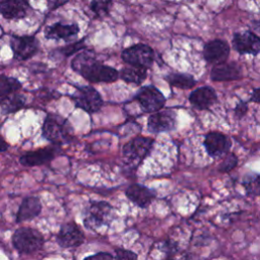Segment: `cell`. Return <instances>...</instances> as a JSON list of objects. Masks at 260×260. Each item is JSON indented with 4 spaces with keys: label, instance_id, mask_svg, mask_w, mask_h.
<instances>
[{
    "label": "cell",
    "instance_id": "obj_1",
    "mask_svg": "<svg viewBox=\"0 0 260 260\" xmlns=\"http://www.w3.org/2000/svg\"><path fill=\"white\" fill-rule=\"evenodd\" d=\"M71 68L91 83H111L119 78V71L103 64L92 52L80 51L72 60Z\"/></svg>",
    "mask_w": 260,
    "mask_h": 260
},
{
    "label": "cell",
    "instance_id": "obj_2",
    "mask_svg": "<svg viewBox=\"0 0 260 260\" xmlns=\"http://www.w3.org/2000/svg\"><path fill=\"white\" fill-rule=\"evenodd\" d=\"M73 129L68 120L56 115L48 114L42 127L43 136L50 142L60 145L72 140Z\"/></svg>",
    "mask_w": 260,
    "mask_h": 260
},
{
    "label": "cell",
    "instance_id": "obj_3",
    "mask_svg": "<svg viewBox=\"0 0 260 260\" xmlns=\"http://www.w3.org/2000/svg\"><path fill=\"white\" fill-rule=\"evenodd\" d=\"M154 140L150 137L137 136L128 141L122 147V158L125 167L134 171L149 154L152 149Z\"/></svg>",
    "mask_w": 260,
    "mask_h": 260
},
{
    "label": "cell",
    "instance_id": "obj_4",
    "mask_svg": "<svg viewBox=\"0 0 260 260\" xmlns=\"http://www.w3.org/2000/svg\"><path fill=\"white\" fill-rule=\"evenodd\" d=\"M113 219L114 208L106 201L90 203L83 213L84 226L92 231L109 226Z\"/></svg>",
    "mask_w": 260,
    "mask_h": 260
},
{
    "label": "cell",
    "instance_id": "obj_5",
    "mask_svg": "<svg viewBox=\"0 0 260 260\" xmlns=\"http://www.w3.org/2000/svg\"><path fill=\"white\" fill-rule=\"evenodd\" d=\"M43 235L32 228H19L12 236V244L19 253H34L42 249L44 245Z\"/></svg>",
    "mask_w": 260,
    "mask_h": 260
},
{
    "label": "cell",
    "instance_id": "obj_6",
    "mask_svg": "<svg viewBox=\"0 0 260 260\" xmlns=\"http://www.w3.org/2000/svg\"><path fill=\"white\" fill-rule=\"evenodd\" d=\"M76 108L83 110L88 114L96 113L104 105L100 92L90 85L76 87V90L71 95Z\"/></svg>",
    "mask_w": 260,
    "mask_h": 260
},
{
    "label": "cell",
    "instance_id": "obj_7",
    "mask_svg": "<svg viewBox=\"0 0 260 260\" xmlns=\"http://www.w3.org/2000/svg\"><path fill=\"white\" fill-rule=\"evenodd\" d=\"M121 57L130 66L147 69L153 64L154 52L148 45L136 44L123 50Z\"/></svg>",
    "mask_w": 260,
    "mask_h": 260
},
{
    "label": "cell",
    "instance_id": "obj_8",
    "mask_svg": "<svg viewBox=\"0 0 260 260\" xmlns=\"http://www.w3.org/2000/svg\"><path fill=\"white\" fill-rule=\"evenodd\" d=\"M134 99L146 113H155L161 110L166 104L165 95L153 85L140 87Z\"/></svg>",
    "mask_w": 260,
    "mask_h": 260
},
{
    "label": "cell",
    "instance_id": "obj_9",
    "mask_svg": "<svg viewBox=\"0 0 260 260\" xmlns=\"http://www.w3.org/2000/svg\"><path fill=\"white\" fill-rule=\"evenodd\" d=\"M10 47L15 59L24 61L31 58L39 50V42L32 36H12Z\"/></svg>",
    "mask_w": 260,
    "mask_h": 260
},
{
    "label": "cell",
    "instance_id": "obj_10",
    "mask_svg": "<svg viewBox=\"0 0 260 260\" xmlns=\"http://www.w3.org/2000/svg\"><path fill=\"white\" fill-rule=\"evenodd\" d=\"M177 114L171 109L152 113L147 120V128L152 133L169 132L176 129Z\"/></svg>",
    "mask_w": 260,
    "mask_h": 260
},
{
    "label": "cell",
    "instance_id": "obj_11",
    "mask_svg": "<svg viewBox=\"0 0 260 260\" xmlns=\"http://www.w3.org/2000/svg\"><path fill=\"white\" fill-rule=\"evenodd\" d=\"M203 145L206 152L211 157L216 158L225 155L230 151L232 142L225 134L217 131H212L208 132L205 135Z\"/></svg>",
    "mask_w": 260,
    "mask_h": 260
},
{
    "label": "cell",
    "instance_id": "obj_12",
    "mask_svg": "<svg viewBox=\"0 0 260 260\" xmlns=\"http://www.w3.org/2000/svg\"><path fill=\"white\" fill-rule=\"evenodd\" d=\"M233 47L240 54H252L257 56L260 51V40L251 30L235 32L233 37Z\"/></svg>",
    "mask_w": 260,
    "mask_h": 260
},
{
    "label": "cell",
    "instance_id": "obj_13",
    "mask_svg": "<svg viewBox=\"0 0 260 260\" xmlns=\"http://www.w3.org/2000/svg\"><path fill=\"white\" fill-rule=\"evenodd\" d=\"M56 240L62 248H76L84 242V234L74 222L63 223Z\"/></svg>",
    "mask_w": 260,
    "mask_h": 260
},
{
    "label": "cell",
    "instance_id": "obj_14",
    "mask_svg": "<svg viewBox=\"0 0 260 260\" xmlns=\"http://www.w3.org/2000/svg\"><path fill=\"white\" fill-rule=\"evenodd\" d=\"M230 55V46L223 40L215 39L206 43L203 49V57L207 63L217 65L226 61Z\"/></svg>",
    "mask_w": 260,
    "mask_h": 260
},
{
    "label": "cell",
    "instance_id": "obj_15",
    "mask_svg": "<svg viewBox=\"0 0 260 260\" xmlns=\"http://www.w3.org/2000/svg\"><path fill=\"white\" fill-rule=\"evenodd\" d=\"M127 198L141 208L148 207L155 198V191L140 184L130 185L126 192Z\"/></svg>",
    "mask_w": 260,
    "mask_h": 260
},
{
    "label": "cell",
    "instance_id": "obj_16",
    "mask_svg": "<svg viewBox=\"0 0 260 260\" xmlns=\"http://www.w3.org/2000/svg\"><path fill=\"white\" fill-rule=\"evenodd\" d=\"M217 95L215 90L210 86H201L189 94V102L197 110H207L215 104Z\"/></svg>",
    "mask_w": 260,
    "mask_h": 260
},
{
    "label": "cell",
    "instance_id": "obj_17",
    "mask_svg": "<svg viewBox=\"0 0 260 260\" xmlns=\"http://www.w3.org/2000/svg\"><path fill=\"white\" fill-rule=\"evenodd\" d=\"M30 9L26 0H3L0 2V14L6 19H21Z\"/></svg>",
    "mask_w": 260,
    "mask_h": 260
},
{
    "label": "cell",
    "instance_id": "obj_18",
    "mask_svg": "<svg viewBox=\"0 0 260 260\" xmlns=\"http://www.w3.org/2000/svg\"><path fill=\"white\" fill-rule=\"evenodd\" d=\"M44 34L45 38L48 40L70 41L79 34V26L77 23L64 24L61 22H56L47 26Z\"/></svg>",
    "mask_w": 260,
    "mask_h": 260
},
{
    "label": "cell",
    "instance_id": "obj_19",
    "mask_svg": "<svg viewBox=\"0 0 260 260\" xmlns=\"http://www.w3.org/2000/svg\"><path fill=\"white\" fill-rule=\"evenodd\" d=\"M242 77V69L236 62H223L214 65L210 71L213 81H231Z\"/></svg>",
    "mask_w": 260,
    "mask_h": 260
},
{
    "label": "cell",
    "instance_id": "obj_20",
    "mask_svg": "<svg viewBox=\"0 0 260 260\" xmlns=\"http://www.w3.org/2000/svg\"><path fill=\"white\" fill-rule=\"evenodd\" d=\"M57 147H44L34 151H28L20 156L19 161L26 167H36L51 161L57 154Z\"/></svg>",
    "mask_w": 260,
    "mask_h": 260
},
{
    "label": "cell",
    "instance_id": "obj_21",
    "mask_svg": "<svg viewBox=\"0 0 260 260\" xmlns=\"http://www.w3.org/2000/svg\"><path fill=\"white\" fill-rule=\"evenodd\" d=\"M42 211V203L38 197L35 196H29L25 197L16 214V221H24V220H29L38 216Z\"/></svg>",
    "mask_w": 260,
    "mask_h": 260
},
{
    "label": "cell",
    "instance_id": "obj_22",
    "mask_svg": "<svg viewBox=\"0 0 260 260\" xmlns=\"http://www.w3.org/2000/svg\"><path fill=\"white\" fill-rule=\"evenodd\" d=\"M147 76V69L140 67H125L119 72V78L127 83H133L140 85Z\"/></svg>",
    "mask_w": 260,
    "mask_h": 260
},
{
    "label": "cell",
    "instance_id": "obj_23",
    "mask_svg": "<svg viewBox=\"0 0 260 260\" xmlns=\"http://www.w3.org/2000/svg\"><path fill=\"white\" fill-rule=\"evenodd\" d=\"M165 79L171 86L181 89L192 88L197 83L195 78L188 73H170L166 75Z\"/></svg>",
    "mask_w": 260,
    "mask_h": 260
},
{
    "label": "cell",
    "instance_id": "obj_24",
    "mask_svg": "<svg viewBox=\"0 0 260 260\" xmlns=\"http://www.w3.org/2000/svg\"><path fill=\"white\" fill-rule=\"evenodd\" d=\"M25 104V99L23 95L18 93H10L0 100V106L2 112L5 114H10L19 111Z\"/></svg>",
    "mask_w": 260,
    "mask_h": 260
},
{
    "label": "cell",
    "instance_id": "obj_25",
    "mask_svg": "<svg viewBox=\"0 0 260 260\" xmlns=\"http://www.w3.org/2000/svg\"><path fill=\"white\" fill-rule=\"evenodd\" d=\"M21 88V82L14 78L4 74L0 75V98H4L10 93H13Z\"/></svg>",
    "mask_w": 260,
    "mask_h": 260
},
{
    "label": "cell",
    "instance_id": "obj_26",
    "mask_svg": "<svg viewBox=\"0 0 260 260\" xmlns=\"http://www.w3.org/2000/svg\"><path fill=\"white\" fill-rule=\"evenodd\" d=\"M242 185L248 195L258 196L260 192V177L257 173H249L244 176Z\"/></svg>",
    "mask_w": 260,
    "mask_h": 260
},
{
    "label": "cell",
    "instance_id": "obj_27",
    "mask_svg": "<svg viewBox=\"0 0 260 260\" xmlns=\"http://www.w3.org/2000/svg\"><path fill=\"white\" fill-rule=\"evenodd\" d=\"M112 4V0H92L89 3V8L96 16L104 17L109 14Z\"/></svg>",
    "mask_w": 260,
    "mask_h": 260
},
{
    "label": "cell",
    "instance_id": "obj_28",
    "mask_svg": "<svg viewBox=\"0 0 260 260\" xmlns=\"http://www.w3.org/2000/svg\"><path fill=\"white\" fill-rule=\"evenodd\" d=\"M84 47L83 45V40H80L78 42H75V43H72V44H69L65 47H62L58 50H56V52L62 56H65V57H68L78 51H80L82 48Z\"/></svg>",
    "mask_w": 260,
    "mask_h": 260
},
{
    "label": "cell",
    "instance_id": "obj_29",
    "mask_svg": "<svg viewBox=\"0 0 260 260\" xmlns=\"http://www.w3.org/2000/svg\"><path fill=\"white\" fill-rule=\"evenodd\" d=\"M238 164V157L235 153H232V152H228L225 154V157L223 158L222 162L220 164L218 170L220 172H223V173H226V172H230L232 171Z\"/></svg>",
    "mask_w": 260,
    "mask_h": 260
},
{
    "label": "cell",
    "instance_id": "obj_30",
    "mask_svg": "<svg viewBox=\"0 0 260 260\" xmlns=\"http://www.w3.org/2000/svg\"><path fill=\"white\" fill-rule=\"evenodd\" d=\"M115 259L116 260H137V254L127 249L116 248Z\"/></svg>",
    "mask_w": 260,
    "mask_h": 260
},
{
    "label": "cell",
    "instance_id": "obj_31",
    "mask_svg": "<svg viewBox=\"0 0 260 260\" xmlns=\"http://www.w3.org/2000/svg\"><path fill=\"white\" fill-rule=\"evenodd\" d=\"M234 112H235V118L236 119H238V120L242 119L247 114V112H248V104L246 102L240 101L237 104Z\"/></svg>",
    "mask_w": 260,
    "mask_h": 260
},
{
    "label": "cell",
    "instance_id": "obj_32",
    "mask_svg": "<svg viewBox=\"0 0 260 260\" xmlns=\"http://www.w3.org/2000/svg\"><path fill=\"white\" fill-rule=\"evenodd\" d=\"M83 260H114V257L109 253L100 252V253H96L94 255L88 256V257L84 258Z\"/></svg>",
    "mask_w": 260,
    "mask_h": 260
},
{
    "label": "cell",
    "instance_id": "obj_33",
    "mask_svg": "<svg viewBox=\"0 0 260 260\" xmlns=\"http://www.w3.org/2000/svg\"><path fill=\"white\" fill-rule=\"evenodd\" d=\"M69 0H48L49 10H54L64 4H66Z\"/></svg>",
    "mask_w": 260,
    "mask_h": 260
},
{
    "label": "cell",
    "instance_id": "obj_34",
    "mask_svg": "<svg viewBox=\"0 0 260 260\" xmlns=\"http://www.w3.org/2000/svg\"><path fill=\"white\" fill-rule=\"evenodd\" d=\"M249 102H254L256 104H258L260 102V88L259 87H256L253 89Z\"/></svg>",
    "mask_w": 260,
    "mask_h": 260
},
{
    "label": "cell",
    "instance_id": "obj_35",
    "mask_svg": "<svg viewBox=\"0 0 260 260\" xmlns=\"http://www.w3.org/2000/svg\"><path fill=\"white\" fill-rule=\"evenodd\" d=\"M7 148H8V143L2 137H0V152L6 151Z\"/></svg>",
    "mask_w": 260,
    "mask_h": 260
}]
</instances>
